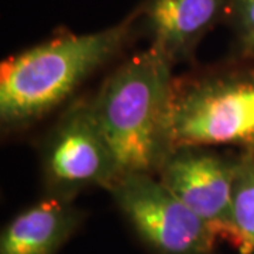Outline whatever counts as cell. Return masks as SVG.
I'll use <instances>...</instances> for the list:
<instances>
[{
    "label": "cell",
    "instance_id": "cell-1",
    "mask_svg": "<svg viewBox=\"0 0 254 254\" xmlns=\"http://www.w3.org/2000/svg\"><path fill=\"white\" fill-rule=\"evenodd\" d=\"M138 11L109 28L61 34L6 58L0 65V122L4 130L44 118L127 46Z\"/></svg>",
    "mask_w": 254,
    "mask_h": 254
},
{
    "label": "cell",
    "instance_id": "cell-2",
    "mask_svg": "<svg viewBox=\"0 0 254 254\" xmlns=\"http://www.w3.org/2000/svg\"><path fill=\"white\" fill-rule=\"evenodd\" d=\"M173 64L153 47L122 64L91 99L119 175H157L171 153L168 110Z\"/></svg>",
    "mask_w": 254,
    "mask_h": 254
},
{
    "label": "cell",
    "instance_id": "cell-3",
    "mask_svg": "<svg viewBox=\"0 0 254 254\" xmlns=\"http://www.w3.org/2000/svg\"><path fill=\"white\" fill-rule=\"evenodd\" d=\"M168 137L171 150L235 145L254 153V69L219 68L174 78Z\"/></svg>",
    "mask_w": 254,
    "mask_h": 254
},
{
    "label": "cell",
    "instance_id": "cell-4",
    "mask_svg": "<svg viewBox=\"0 0 254 254\" xmlns=\"http://www.w3.org/2000/svg\"><path fill=\"white\" fill-rule=\"evenodd\" d=\"M119 209L154 254H210L219 239L153 174H127L109 190Z\"/></svg>",
    "mask_w": 254,
    "mask_h": 254
},
{
    "label": "cell",
    "instance_id": "cell-5",
    "mask_svg": "<svg viewBox=\"0 0 254 254\" xmlns=\"http://www.w3.org/2000/svg\"><path fill=\"white\" fill-rule=\"evenodd\" d=\"M43 170L50 193L65 198L89 187L109 190L120 178L91 100L76 102L57 123L47 138Z\"/></svg>",
    "mask_w": 254,
    "mask_h": 254
},
{
    "label": "cell",
    "instance_id": "cell-6",
    "mask_svg": "<svg viewBox=\"0 0 254 254\" xmlns=\"http://www.w3.org/2000/svg\"><path fill=\"white\" fill-rule=\"evenodd\" d=\"M237 157L230 158L210 147L173 148L157 178L193 210L219 240L240 252V235L233 220L232 195Z\"/></svg>",
    "mask_w": 254,
    "mask_h": 254
},
{
    "label": "cell",
    "instance_id": "cell-7",
    "mask_svg": "<svg viewBox=\"0 0 254 254\" xmlns=\"http://www.w3.org/2000/svg\"><path fill=\"white\" fill-rule=\"evenodd\" d=\"M229 0H145L137 10L151 47L177 64L192 57L200 40L226 17Z\"/></svg>",
    "mask_w": 254,
    "mask_h": 254
},
{
    "label": "cell",
    "instance_id": "cell-8",
    "mask_svg": "<svg viewBox=\"0 0 254 254\" xmlns=\"http://www.w3.org/2000/svg\"><path fill=\"white\" fill-rule=\"evenodd\" d=\"M72 198L50 193L21 210L1 232L0 254H57L82 222Z\"/></svg>",
    "mask_w": 254,
    "mask_h": 254
},
{
    "label": "cell",
    "instance_id": "cell-9",
    "mask_svg": "<svg viewBox=\"0 0 254 254\" xmlns=\"http://www.w3.org/2000/svg\"><path fill=\"white\" fill-rule=\"evenodd\" d=\"M233 220L240 235V254H254V153L237 157L233 195Z\"/></svg>",
    "mask_w": 254,
    "mask_h": 254
},
{
    "label": "cell",
    "instance_id": "cell-10",
    "mask_svg": "<svg viewBox=\"0 0 254 254\" xmlns=\"http://www.w3.org/2000/svg\"><path fill=\"white\" fill-rule=\"evenodd\" d=\"M226 18L242 43L254 38V0H229Z\"/></svg>",
    "mask_w": 254,
    "mask_h": 254
},
{
    "label": "cell",
    "instance_id": "cell-11",
    "mask_svg": "<svg viewBox=\"0 0 254 254\" xmlns=\"http://www.w3.org/2000/svg\"><path fill=\"white\" fill-rule=\"evenodd\" d=\"M242 44H243V51H245V54L254 57V38L249 40V41H245V43H242Z\"/></svg>",
    "mask_w": 254,
    "mask_h": 254
}]
</instances>
